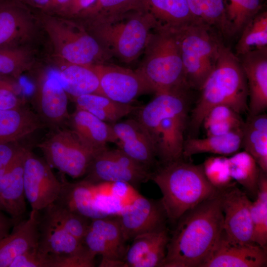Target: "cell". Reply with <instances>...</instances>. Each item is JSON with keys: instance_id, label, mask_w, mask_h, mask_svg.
<instances>
[{"instance_id": "1", "label": "cell", "mask_w": 267, "mask_h": 267, "mask_svg": "<svg viewBox=\"0 0 267 267\" xmlns=\"http://www.w3.org/2000/svg\"><path fill=\"white\" fill-rule=\"evenodd\" d=\"M221 191L186 212L177 221L162 267H201L223 231Z\"/></svg>"}, {"instance_id": "12", "label": "cell", "mask_w": 267, "mask_h": 267, "mask_svg": "<svg viewBox=\"0 0 267 267\" xmlns=\"http://www.w3.org/2000/svg\"><path fill=\"white\" fill-rule=\"evenodd\" d=\"M52 169L45 160L28 150L24 164L23 182L25 198L32 210H43L60 195L62 182Z\"/></svg>"}, {"instance_id": "44", "label": "cell", "mask_w": 267, "mask_h": 267, "mask_svg": "<svg viewBox=\"0 0 267 267\" xmlns=\"http://www.w3.org/2000/svg\"><path fill=\"white\" fill-rule=\"evenodd\" d=\"M21 88L14 79L0 77V110L24 105L23 99L19 96Z\"/></svg>"}, {"instance_id": "3", "label": "cell", "mask_w": 267, "mask_h": 267, "mask_svg": "<svg viewBox=\"0 0 267 267\" xmlns=\"http://www.w3.org/2000/svg\"><path fill=\"white\" fill-rule=\"evenodd\" d=\"M200 92L189 122L193 135L214 107L228 106L239 114L248 110L246 79L239 58L222 42L216 66L199 89Z\"/></svg>"}, {"instance_id": "45", "label": "cell", "mask_w": 267, "mask_h": 267, "mask_svg": "<svg viewBox=\"0 0 267 267\" xmlns=\"http://www.w3.org/2000/svg\"><path fill=\"white\" fill-rule=\"evenodd\" d=\"M9 267H47V255L34 248L16 258Z\"/></svg>"}, {"instance_id": "18", "label": "cell", "mask_w": 267, "mask_h": 267, "mask_svg": "<svg viewBox=\"0 0 267 267\" xmlns=\"http://www.w3.org/2000/svg\"><path fill=\"white\" fill-rule=\"evenodd\" d=\"M111 125L118 148L149 168L153 165L157 157L154 144L136 118L119 121Z\"/></svg>"}, {"instance_id": "47", "label": "cell", "mask_w": 267, "mask_h": 267, "mask_svg": "<svg viewBox=\"0 0 267 267\" xmlns=\"http://www.w3.org/2000/svg\"><path fill=\"white\" fill-rule=\"evenodd\" d=\"M95 0H70L59 16L75 18L82 11L89 6Z\"/></svg>"}, {"instance_id": "21", "label": "cell", "mask_w": 267, "mask_h": 267, "mask_svg": "<svg viewBox=\"0 0 267 267\" xmlns=\"http://www.w3.org/2000/svg\"><path fill=\"white\" fill-rule=\"evenodd\" d=\"M40 217L39 211L32 210L28 219L14 224L12 231L0 240V267H9L16 258L38 247Z\"/></svg>"}, {"instance_id": "42", "label": "cell", "mask_w": 267, "mask_h": 267, "mask_svg": "<svg viewBox=\"0 0 267 267\" xmlns=\"http://www.w3.org/2000/svg\"><path fill=\"white\" fill-rule=\"evenodd\" d=\"M202 167L206 178L217 190L222 191L235 184L230 175L228 157L222 155L209 157Z\"/></svg>"}, {"instance_id": "24", "label": "cell", "mask_w": 267, "mask_h": 267, "mask_svg": "<svg viewBox=\"0 0 267 267\" xmlns=\"http://www.w3.org/2000/svg\"><path fill=\"white\" fill-rule=\"evenodd\" d=\"M140 8L153 16L157 28L178 30L193 24L202 23L192 15L187 0H141Z\"/></svg>"}, {"instance_id": "35", "label": "cell", "mask_w": 267, "mask_h": 267, "mask_svg": "<svg viewBox=\"0 0 267 267\" xmlns=\"http://www.w3.org/2000/svg\"><path fill=\"white\" fill-rule=\"evenodd\" d=\"M34 55L29 45L0 48V77L18 78L31 69Z\"/></svg>"}, {"instance_id": "36", "label": "cell", "mask_w": 267, "mask_h": 267, "mask_svg": "<svg viewBox=\"0 0 267 267\" xmlns=\"http://www.w3.org/2000/svg\"><path fill=\"white\" fill-rule=\"evenodd\" d=\"M244 122L240 114L224 105L212 108L203 119L202 124L207 136L226 134L242 130Z\"/></svg>"}, {"instance_id": "6", "label": "cell", "mask_w": 267, "mask_h": 267, "mask_svg": "<svg viewBox=\"0 0 267 267\" xmlns=\"http://www.w3.org/2000/svg\"><path fill=\"white\" fill-rule=\"evenodd\" d=\"M144 51L142 62L136 70L152 93L191 89L186 80L176 30L155 29Z\"/></svg>"}, {"instance_id": "10", "label": "cell", "mask_w": 267, "mask_h": 267, "mask_svg": "<svg viewBox=\"0 0 267 267\" xmlns=\"http://www.w3.org/2000/svg\"><path fill=\"white\" fill-rule=\"evenodd\" d=\"M151 173L149 168L119 148L107 147L94 157L83 180L92 184L120 182L135 187L149 180Z\"/></svg>"}, {"instance_id": "43", "label": "cell", "mask_w": 267, "mask_h": 267, "mask_svg": "<svg viewBox=\"0 0 267 267\" xmlns=\"http://www.w3.org/2000/svg\"><path fill=\"white\" fill-rule=\"evenodd\" d=\"M83 244L95 256H102L99 267H123L104 239L89 227L82 240Z\"/></svg>"}, {"instance_id": "11", "label": "cell", "mask_w": 267, "mask_h": 267, "mask_svg": "<svg viewBox=\"0 0 267 267\" xmlns=\"http://www.w3.org/2000/svg\"><path fill=\"white\" fill-rule=\"evenodd\" d=\"M68 97L56 74L43 71L37 76L31 103L44 127L53 130L67 124Z\"/></svg>"}, {"instance_id": "19", "label": "cell", "mask_w": 267, "mask_h": 267, "mask_svg": "<svg viewBox=\"0 0 267 267\" xmlns=\"http://www.w3.org/2000/svg\"><path fill=\"white\" fill-rule=\"evenodd\" d=\"M237 57L246 79L249 114L263 113L267 107V48L250 51Z\"/></svg>"}, {"instance_id": "33", "label": "cell", "mask_w": 267, "mask_h": 267, "mask_svg": "<svg viewBox=\"0 0 267 267\" xmlns=\"http://www.w3.org/2000/svg\"><path fill=\"white\" fill-rule=\"evenodd\" d=\"M235 45L239 57L250 51L267 48V11L262 10L245 25Z\"/></svg>"}, {"instance_id": "32", "label": "cell", "mask_w": 267, "mask_h": 267, "mask_svg": "<svg viewBox=\"0 0 267 267\" xmlns=\"http://www.w3.org/2000/svg\"><path fill=\"white\" fill-rule=\"evenodd\" d=\"M230 175L251 196L256 197L261 169L253 157L245 151L228 157Z\"/></svg>"}, {"instance_id": "13", "label": "cell", "mask_w": 267, "mask_h": 267, "mask_svg": "<svg viewBox=\"0 0 267 267\" xmlns=\"http://www.w3.org/2000/svg\"><path fill=\"white\" fill-rule=\"evenodd\" d=\"M97 74L100 91L110 99L123 104H133L140 95L152 93L136 70L105 63L90 65Z\"/></svg>"}, {"instance_id": "28", "label": "cell", "mask_w": 267, "mask_h": 267, "mask_svg": "<svg viewBox=\"0 0 267 267\" xmlns=\"http://www.w3.org/2000/svg\"><path fill=\"white\" fill-rule=\"evenodd\" d=\"M59 65L56 75L68 96L73 99L85 94H101L98 77L90 65L62 61Z\"/></svg>"}, {"instance_id": "53", "label": "cell", "mask_w": 267, "mask_h": 267, "mask_svg": "<svg viewBox=\"0 0 267 267\" xmlns=\"http://www.w3.org/2000/svg\"><path fill=\"white\" fill-rule=\"evenodd\" d=\"M6 235H4V234L0 232V240H1L3 238L5 237Z\"/></svg>"}, {"instance_id": "51", "label": "cell", "mask_w": 267, "mask_h": 267, "mask_svg": "<svg viewBox=\"0 0 267 267\" xmlns=\"http://www.w3.org/2000/svg\"><path fill=\"white\" fill-rule=\"evenodd\" d=\"M13 160V161H14ZM13 161L7 166L0 169V179L3 176V175L8 171L10 169Z\"/></svg>"}, {"instance_id": "4", "label": "cell", "mask_w": 267, "mask_h": 267, "mask_svg": "<svg viewBox=\"0 0 267 267\" xmlns=\"http://www.w3.org/2000/svg\"><path fill=\"white\" fill-rule=\"evenodd\" d=\"M150 179L160 188L168 220L177 222L186 212L220 191L206 178L202 165L182 159L163 164L151 173Z\"/></svg>"}, {"instance_id": "23", "label": "cell", "mask_w": 267, "mask_h": 267, "mask_svg": "<svg viewBox=\"0 0 267 267\" xmlns=\"http://www.w3.org/2000/svg\"><path fill=\"white\" fill-rule=\"evenodd\" d=\"M66 125L96 154L106 148L108 143H116L112 125L86 110L76 108Z\"/></svg>"}, {"instance_id": "46", "label": "cell", "mask_w": 267, "mask_h": 267, "mask_svg": "<svg viewBox=\"0 0 267 267\" xmlns=\"http://www.w3.org/2000/svg\"><path fill=\"white\" fill-rule=\"evenodd\" d=\"M17 142L0 144V169L10 164L24 147L18 145Z\"/></svg>"}, {"instance_id": "48", "label": "cell", "mask_w": 267, "mask_h": 267, "mask_svg": "<svg viewBox=\"0 0 267 267\" xmlns=\"http://www.w3.org/2000/svg\"><path fill=\"white\" fill-rule=\"evenodd\" d=\"M70 0H49L48 4L44 12L49 14L60 15Z\"/></svg>"}, {"instance_id": "20", "label": "cell", "mask_w": 267, "mask_h": 267, "mask_svg": "<svg viewBox=\"0 0 267 267\" xmlns=\"http://www.w3.org/2000/svg\"><path fill=\"white\" fill-rule=\"evenodd\" d=\"M169 238L166 226L135 237L128 247L123 267H162Z\"/></svg>"}, {"instance_id": "30", "label": "cell", "mask_w": 267, "mask_h": 267, "mask_svg": "<svg viewBox=\"0 0 267 267\" xmlns=\"http://www.w3.org/2000/svg\"><path fill=\"white\" fill-rule=\"evenodd\" d=\"M242 147L267 173V115H249L242 129Z\"/></svg>"}, {"instance_id": "29", "label": "cell", "mask_w": 267, "mask_h": 267, "mask_svg": "<svg viewBox=\"0 0 267 267\" xmlns=\"http://www.w3.org/2000/svg\"><path fill=\"white\" fill-rule=\"evenodd\" d=\"M242 129L229 133L207 136L205 138L190 137L184 140L183 158L210 153L222 156L232 155L242 147Z\"/></svg>"}, {"instance_id": "16", "label": "cell", "mask_w": 267, "mask_h": 267, "mask_svg": "<svg viewBox=\"0 0 267 267\" xmlns=\"http://www.w3.org/2000/svg\"><path fill=\"white\" fill-rule=\"evenodd\" d=\"M124 237L128 242L135 237L166 227L165 211L158 200L138 196L117 215Z\"/></svg>"}, {"instance_id": "7", "label": "cell", "mask_w": 267, "mask_h": 267, "mask_svg": "<svg viewBox=\"0 0 267 267\" xmlns=\"http://www.w3.org/2000/svg\"><path fill=\"white\" fill-rule=\"evenodd\" d=\"M35 13L60 61L88 66L105 63L111 57L78 21L39 10Z\"/></svg>"}, {"instance_id": "39", "label": "cell", "mask_w": 267, "mask_h": 267, "mask_svg": "<svg viewBox=\"0 0 267 267\" xmlns=\"http://www.w3.org/2000/svg\"><path fill=\"white\" fill-rule=\"evenodd\" d=\"M253 227V242L267 248V173L261 170L258 191L251 205Z\"/></svg>"}, {"instance_id": "22", "label": "cell", "mask_w": 267, "mask_h": 267, "mask_svg": "<svg viewBox=\"0 0 267 267\" xmlns=\"http://www.w3.org/2000/svg\"><path fill=\"white\" fill-rule=\"evenodd\" d=\"M29 149L24 147L10 169L0 179V200L15 223L22 220L26 210L23 182L24 164Z\"/></svg>"}, {"instance_id": "25", "label": "cell", "mask_w": 267, "mask_h": 267, "mask_svg": "<svg viewBox=\"0 0 267 267\" xmlns=\"http://www.w3.org/2000/svg\"><path fill=\"white\" fill-rule=\"evenodd\" d=\"M38 248L41 252L54 255H69L81 251L83 243L66 231L44 212L40 217Z\"/></svg>"}, {"instance_id": "40", "label": "cell", "mask_w": 267, "mask_h": 267, "mask_svg": "<svg viewBox=\"0 0 267 267\" xmlns=\"http://www.w3.org/2000/svg\"><path fill=\"white\" fill-rule=\"evenodd\" d=\"M89 227L98 233L105 241L117 259L123 265L128 247L118 216L110 215L91 220Z\"/></svg>"}, {"instance_id": "9", "label": "cell", "mask_w": 267, "mask_h": 267, "mask_svg": "<svg viewBox=\"0 0 267 267\" xmlns=\"http://www.w3.org/2000/svg\"><path fill=\"white\" fill-rule=\"evenodd\" d=\"M37 146L51 168L73 178L85 176L97 154L87 147L74 131L63 127L51 130Z\"/></svg>"}, {"instance_id": "50", "label": "cell", "mask_w": 267, "mask_h": 267, "mask_svg": "<svg viewBox=\"0 0 267 267\" xmlns=\"http://www.w3.org/2000/svg\"><path fill=\"white\" fill-rule=\"evenodd\" d=\"M29 7H33L38 10L45 11L46 9L49 0H19Z\"/></svg>"}, {"instance_id": "34", "label": "cell", "mask_w": 267, "mask_h": 267, "mask_svg": "<svg viewBox=\"0 0 267 267\" xmlns=\"http://www.w3.org/2000/svg\"><path fill=\"white\" fill-rule=\"evenodd\" d=\"M265 0H224L227 36L239 35L245 25L263 9Z\"/></svg>"}, {"instance_id": "31", "label": "cell", "mask_w": 267, "mask_h": 267, "mask_svg": "<svg viewBox=\"0 0 267 267\" xmlns=\"http://www.w3.org/2000/svg\"><path fill=\"white\" fill-rule=\"evenodd\" d=\"M77 108L86 110L100 120L113 124L136 112L139 107L123 104L99 94H88L73 99Z\"/></svg>"}, {"instance_id": "38", "label": "cell", "mask_w": 267, "mask_h": 267, "mask_svg": "<svg viewBox=\"0 0 267 267\" xmlns=\"http://www.w3.org/2000/svg\"><path fill=\"white\" fill-rule=\"evenodd\" d=\"M141 0H95L75 18L79 21H97L121 15L140 8Z\"/></svg>"}, {"instance_id": "5", "label": "cell", "mask_w": 267, "mask_h": 267, "mask_svg": "<svg viewBox=\"0 0 267 267\" xmlns=\"http://www.w3.org/2000/svg\"><path fill=\"white\" fill-rule=\"evenodd\" d=\"M80 22L111 56L126 63L139 57L157 28L153 16L141 8L109 19Z\"/></svg>"}, {"instance_id": "26", "label": "cell", "mask_w": 267, "mask_h": 267, "mask_svg": "<svg viewBox=\"0 0 267 267\" xmlns=\"http://www.w3.org/2000/svg\"><path fill=\"white\" fill-rule=\"evenodd\" d=\"M58 198L54 202L90 220L105 215L97 207L93 184L83 180L71 183L64 179Z\"/></svg>"}, {"instance_id": "14", "label": "cell", "mask_w": 267, "mask_h": 267, "mask_svg": "<svg viewBox=\"0 0 267 267\" xmlns=\"http://www.w3.org/2000/svg\"><path fill=\"white\" fill-rule=\"evenodd\" d=\"M38 23L36 13L19 0H0V48L28 45Z\"/></svg>"}, {"instance_id": "2", "label": "cell", "mask_w": 267, "mask_h": 267, "mask_svg": "<svg viewBox=\"0 0 267 267\" xmlns=\"http://www.w3.org/2000/svg\"><path fill=\"white\" fill-rule=\"evenodd\" d=\"M190 90L156 94L136 112V119L151 137L163 164L183 158Z\"/></svg>"}, {"instance_id": "27", "label": "cell", "mask_w": 267, "mask_h": 267, "mask_svg": "<svg viewBox=\"0 0 267 267\" xmlns=\"http://www.w3.org/2000/svg\"><path fill=\"white\" fill-rule=\"evenodd\" d=\"M43 127L37 114L23 105L0 110V144L18 141Z\"/></svg>"}, {"instance_id": "15", "label": "cell", "mask_w": 267, "mask_h": 267, "mask_svg": "<svg viewBox=\"0 0 267 267\" xmlns=\"http://www.w3.org/2000/svg\"><path fill=\"white\" fill-rule=\"evenodd\" d=\"M223 215V232L231 241L242 244L254 243L251 216L252 201L247 193L235 184L221 191Z\"/></svg>"}, {"instance_id": "49", "label": "cell", "mask_w": 267, "mask_h": 267, "mask_svg": "<svg viewBox=\"0 0 267 267\" xmlns=\"http://www.w3.org/2000/svg\"><path fill=\"white\" fill-rule=\"evenodd\" d=\"M0 211V232L5 235L10 232L11 228L15 224L14 220L2 214Z\"/></svg>"}, {"instance_id": "41", "label": "cell", "mask_w": 267, "mask_h": 267, "mask_svg": "<svg viewBox=\"0 0 267 267\" xmlns=\"http://www.w3.org/2000/svg\"><path fill=\"white\" fill-rule=\"evenodd\" d=\"M43 210L66 231L82 242L90 219L55 202Z\"/></svg>"}, {"instance_id": "52", "label": "cell", "mask_w": 267, "mask_h": 267, "mask_svg": "<svg viewBox=\"0 0 267 267\" xmlns=\"http://www.w3.org/2000/svg\"><path fill=\"white\" fill-rule=\"evenodd\" d=\"M0 211H5L3 206L2 203L1 202L0 200Z\"/></svg>"}, {"instance_id": "17", "label": "cell", "mask_w": 267, "mask_h": 267, "mask_svg": "<svg viewBox=\"0 0 267 267\" xmlns=\"http://www.w3.org/2000/svg\"><path fill=\"white\" fill-rule=\"evenodd\" d=\"M267 248L255 243L233 242L223 232L201 267H265Z\"/></svg>"}, {"instance_id": "8", "label": "cell", "mask_w": 267, "mask_h": 267, "mask_svg": "<svg viewBox=\"0 0 267 267\" xmlns=\"http://www.w3.org/2000/svg\"><path fill=\"white\" fill-rule=\"evenodd\" d=\"M214 29L196 23L176 30L187 83L199 90L214 70L222 40Z\"/></svg>"}, {"instance_id": "37", "label": "cell", "mask_w": 267, "mask_h": 267, "mask_svg": "<svg viewBox=\"0 0 267 267\" xmlns=\"http://www.w3.org/2000/svg\"><path fill=\"white\" fill-rule=\"evenodd\" d=\"M192 15L200 22L216 29L227 37V24L224 0H187Z\"/></svg>"}]
</instances>
